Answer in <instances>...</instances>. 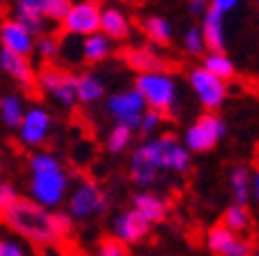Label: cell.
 Returning <instances> with one entry per match:
<instances>
[{
    "instance_id": "1",
    "label": "cell",
    "mask_w": 259,
    "mask_h": 256,
    "mask_svg": "<svg viewBox=\"0 0 259 256\" xmlns=\"http://www.w3.org/2000/svg\"><path fill=\"white\" fill-rule=\"evenodd\" d=\"M3 219L16 235L26 238L32 245H56L72 233L70 215L51 213L37 201H28L21 196L7 206Z\"/></svg>"
},
{
    "instance_id": "2",
    "label": "cell",
    "mask_w": 259,
    "mask_h": 256,
    "mask_svg": "<svg viewBox=\"0 0 259 256\" xmlns=\"http://www.w3.org/2000/svg\"><path fill=\"white\" fill-rule=\"evenodd\" d=\"M32 201L44 208H58L67 196L70 176L65 166L49 152H37L30 157V178H28Z\"/></svg>"
},
{
    "instance_id": "3",
    "label": "cell",
    "mask_w": 259,
    "mask_h": 256,
    "mask_svg": "<svg viewBox=\"0 0 259 256\" xmlns=\"http://www.w3.org/2000/svg\"><path fill=\"white\" fill-rule=\"evenodd\" d=\"M135 88L139 90V95L144 97L146 107L160 111L162 116L174 111V107H176L178 85H176V79H174L171 74H167V70L139 74Z\"/></svg>"
},
{
    "instance_id": "4",
    "label": "cell",
    "mask_w": 259,
    "mask_h": 256,
    "mask_svg": "<svg viewBox=\"0 0 259 256\" xmlns=\"http://www.w3.org/2000/svg\"><path fill=\"white\" fill-rule=\"evenodd\" d=\"M67 198V213L72 222H91L95 217H102L109 208L107 194L91 180H81L70 192Z\"/></svg>"
},
{
    "instance_id": "5",
    "label": "cell",
    "mask_w": 259,
    "mask_h": 256,
    "mask_svg": "<svg viewBox=\"0 0 259 256\" xmlns=\"http://www.w3.org/2000/svg\"><path fill=\"white\" fill-rule=\"evenodd\" d=\"M35 85L44 95L58 101L63 109H72L76 104V74L65 67L47 63V67H42L35 76Z\"/></svg>"
},
{
    "instance_id": "6",
    "label": "cell",
    "mask_w": 259,
    "mask_h": 256,
    "mask_svg": "<svg viewBox=\"0 0 259 256\" xmlns=\"http://www.w3.org/2000/svg\"><path fill=\"white\" fill-rule=\"evenodd\" d=\"M227 134V123L220 116H215L213 111L204 113L185 129L183 145L190 152H208L222 141V136Z\"/></svg>"
},
{
    "instance_id": "7",
    "label": "cell",
    "mask_w": 259,
    "mask_h": 256,
    "mask_svg": "<svg viewBox=\"0 0 259 256\" xmlns=\"http://www.w3.org/2000/svg\"><path fill=\"white\" fill-rule=\"evenodd\" d=\"M155 157L160 171H174V173H185L192 164L190 150L183 143H178L174 136H155L146 141Z\"/></svg>"
},
{
    "instance_id": "8",
    "label": "cell",
    "mask_w": 259,
    "mask_h": 256,
    "mask_svg": "<svg viewBox=\"0 0 259 256\" xmlns=\"http://www.w3.org/2000/svg\"><path fill=\"white\" fill-rule=\"evenodd\" d=\"M146 101L139 95L137 88H127V90L113 92L111 97H107V116L111 118L113 123L127 125V127L137 129L139 125L141 113L146 111Z\"/></svg>"
},
{
    "instance_id": "9",
    "label": "cell",
    "mask_w": 259,
    "mask_h": 256,
    "mask_svg": "<svg viewBox=\"0 0 259 256\" xmlns=\"http://www.w3.org/2000/svg\"><path fill=\"white\" fill-rule=\"evenodd\" d=\"M190 85L194 95L206 111H218L227 99V85L215 74H210L206 67H197L190 72Z\"/></svg>"
},
{
    "instance_id": "10",
    "label": "cell",
    "mask_w": 259,
    "mask_h": 256,
    "mask_svg": "<svg viewBox=\"0 0 259 256\" xmlns=\"http://www.w3.org/2000/svg\"><path fill=\"white\" fill-rule=\"evenodd\" d=\"M100 12H102V7L95 0H79V3H72L60 23H63L65 32L76 35V37L79 35L86 37L91 32L100 30Z\"/></svg>"
},
{
    "instance_id": "11",
    "label": "cell",
    "mask_w": 259,
    "mask_h": 256,
    "mask_svg": "<svg viewBox=\"0 0 259 256\" xmlns=\"http://www.w3.org/2000/svg\"><path fill=\"white\" fill-rule=\"evenodd\" d=\"M206 249L218 256H250L254 247L250 240L241 238V233H234L225 224H218L206 233Z\"/></svg>"
},
{
    "instance_id": "12",
    "label": "cell",
    "mask_w": 259,
    "mask_h": 256,
    "mask_svg": "<svg viewBox=\"0 0 259 256\" xmlns=\"http://www.w3.org/2000/svg\"><path fill=\"white\" fill-rule=\"evenodd\" d=\"M49 134H51V113L42 107H32L23 113L21 123H19V139L28 148H37L47 143Z\"/></svg>"
},
{
    "instance_id": "13",
    "label": "cell",
    "mask_w": 259,
    "mask_h": 256,
    "mask_svg": "<svg viewBox=\"0 0 259 256\" xmlns=\"http://www.w3.org/2000/svg\"><path fill=\"white\" fill-rule=\"evenodd\" d=\"M111 229H113V235H116L118 240H123L127 247L144 242L146 238H148V233H151V224H148L135 208L120 210V213L113 217Z\"/></svg>"
},
{
    "instance_id": "14",
    "label": "cell",
    "mask_w": 259,
    "mask_h": 256,
    "mask_svg": "<svg viewBox=\"0 0 259 256\" xmlns=\"http://www.w3.org/2000/svg\"><path fill=\"white\" fill-rule=\"evenodd\" d=\"M160 173H162L160 166H157L148 143L144 141V143L132 152V157H130V180L135 182L137 187H151L153 182L157 180Z\"/></svg>"
},
{
    "instance_id": "15",
    "label": "cell",
    "mask_w": 259,
    "mask_h": 256,
    "mask_svg": "<svg viewBox=\"0 0 259 256\" xmlns=\"http://www.w3.org/2000/svg\"><path fill=\"white\" fill-rule=\"evenodd\" d=\"M0 42H3V48H10L21 56H30L35 48V35L26 30L16 19H7L0 26Z\"/></svg>"
},
{
    "instance_id": "16",
    "label": "cell",
    "mask_w": 259,
    "mask_h": 256,
    "mask_svg": "<svg viewBox=\"0 0 259 256\" xmlns=\"http://www.w3.org/2000/svg\"><path fill=\"white\" fill-rule=\"evenodd\" d=\"M0 70L10 74L16 83L28 88V90L35 88V72H32L30 63H28V56L14 54L10 48H0Z\"/></svg>"
},
{
    "instance_id": "17",
    "label": "cell",
    "mask_w": 259,
    "mask_h": 256,
    "mask_svg": "<svg viewBox=\"0 0 259 256\" xmlns=\"http://www.w3.org/2000/svg\"><path fill=\"white\" fill-rule=\"evenodd\" d=\"M201 19V37H204V44L208 51H225V14L215 7H208Z\"/></svg>"
},
{
    "instance_id": "18",
    "label": "cell",
    "mask_w": 259,
    "mask_h": 256,
    "mask_svg": "<svg viewBox=\"0 0 259 256\" xmlns=\"http://www.w3.org/2000/svg\"><path fill=\"white\" fill-rule=\"evenodd\" d=\"M123 60L125 65H127L130 70L139 72V74H144V72H160V70H167L169 63L164 58H162L157 51H153V48L148 46H132L127 48L123 54Z\"/></svg>"
},
{
    "instance_id": "19",
    "label": "cell",
    "mask_w": 259,
    "mask_h": 256,
    "mask_svg": "<svg viewBox=\"0 0 259 256\" xmlns=\"http://www.w3.org/2000/svg\"><path fill=\"white\" fill-rule=\"evenodd\" d=\"M132 208L151 226L164 222V217H167V203H164V198L153 192H137L132 196Z\"/></svg>"
},
{
    "instance_id": "20",
    "label": "cell",
    "mask_w": 259,
    "mask_h": 256,
    "mask_svg": "<svg viewBox=\"0 0 259 256\" xmlns=\"http://www.w3.org/2000/svg\"><path fill=\"white\" fill-rule=\"evenodd\" d=\"M130 19L118 7H107L100 12V32H104L111 42H123L130 37Z\"/></svg>"
},
{
    "instance_id": "21",
    "label": "cell",
    "mask_w": 259,
    "mask_h": 256,
    "mask_svg": "<svg viewBox=\"0 0 259 256\" xmlns=\"http://www.w3.org/2000/svg\"><path fill=\"white\" fill-rule=\"evenodd\" d=\"M100 99H104V81L102 76L86 72V74L76 76V104H97Z\"/></svg>"
},
{
    "instance_id": "22",
    "label": "cell",
    "mask_w": 259,
    "mask_h": 256,
    "mask_svg": "<svg viewBox=\"0 0 259 256\" xmlns=\"http://www.w3.org/2000/svg\"><path fill=\"white\" fill-rule=\"evenodd\" d=\"M109 56H111V39L104 32L97 30V32L86 35V39L81 44V58L91 65H97V63H102V60H107Z\"/></svg>"
},
{
    "instance_id": "23",
    "label": "cell",
    "mask_w": 259,
    "mask_h": 256,
    "mask_svg": "<svg viewBox=\"0 0 259 256\" xmlns=\"http://www.w3.org/2000/svg\"><path fill=\"white\" fill-rule=\"evenodd\" d=\"M141 30H144V35L148 37V42L160 44V46H167L174 35L171 23H169L164 16H157V14L144 16V19H141Z\"/></svg>"
},
{
    "instance_id": "24",
    "label": "cell",
    "mask_w": 259,
    "mask_h": 256,
    "mask_svg": "<svg viewBox=\"0 0 259 256\" xmlns=\"http://www.w3.org/2000/svg\"><path fill=\"white\" fill-rule=\"evenodd\" d=\"M201 67H206L210 74H215L222 81L234 79V74H236V67H234L232 58L225 51H208V56H204V65Z\"/></svg>"
},
{
    "instance_id": "25",
    "label": "cell",
    "mask_w": 259,
    "mask_h": 256,
    "mask_svg": "<svg viewBox=\"0 0 259 256\" xmlns=\"http://www.w3.org/2000/svg\"><path fill=\"white\" fill-rule=\"evenodd\" d=\"M23 113V99L19 95H3L0 97V120L7 125V127H19Z\"/></svg>"
},
{
    "instance_id": "26",
    "label": "cell",
    "mask_w": 259,
    "mask_h": 256,
    "mask_svg": "<svg viewBox=\"0 0 259 256\" xmlns=\"http://www.w3.org/2000/svg\"><path fill=\"white\" fill-rule=\"evenodd\" d=\"M229 185H232V196L234 203L248 206L250 201V169L248 166H236L229 176Z\"/></svg>"
},
{
    "instance_id": "27",
    "label": "cell",
    "mask_w": 259,
    "mask_h": 256,
    "mask_svg": "<svg viewBox=\"0 0 259 256\" xmlns=\"http://www.w3.org/2000/svg\"><path fill=\"white\" fill-rule=\"evenodd\" d=\"M130 143H132V127L113 123L111 132L107 134V150L111 155H120V152H125L130 148Z\"/></svg>"
},
{
    "instance_id": "28",
    "label": "cell",
    "mask_w": 259,
    "mask_h": 256,
    "mask_svg": "<svg viewBox=\"0 0 259 256\" xmlns=\"http://www.w3.org/2000/svg\"><path fill=\"white\" fill-rule=\"evenodd\" d=\"M222 224L227 229H232L234 233H245L250 229V213L245 206L234 203L232 208H227V213L222 215Z\"/></svg>"
},
{
    "instance_id": "29",
    "label": "cell",
    "mask_w": 259,
    "mask_h": 256,
    "mask_svg": "<svg viewBox=\"0 0 259 256\" xmlns=\"http://www.w3.org/2000/svg\"><path fill=\"white\" fill-rule=\"evenodd\" d=\"M14 19L21 23L26 30H30L32 35H42V32L47 30V19H44L42 12H32L21 5H14Z\"/></svg>"
},
{
    "instance_id": "30",
    "label": "cell",
    "mask_w": 259,
    "mask_h": 256,
    "mask_svg": "<svg viewBox=\"0 0 259 256\" xmlns=\"http://www.w3.org/2000/svg\"><path fill=\"white\" fill-rule=\"evenodd\" d=\"M97 254L100 256H127L130 247L125 245L123 240H118L116 235H107V238H102L100 245H97Z\"/></svg>"
},
{
    "instance_id": "31",
    "label": "cell",
    "mask_w": 259,
    "mask_h": 256,
    "mask_svg": "<svg viewBox=\"0 0 259 256\" xmlns=\"http://www.w3.org/2000/svg\"><path fill=\"white\" fill-rule=\"evenodd\" d=\"M162 118H164V116H162L160 111H155V109H146V111L141 113V118H139L137 129H139L144 136H151V134H155L157 129H160Z\"/></svg>"
},
{
    "instance_id": "32",
    "label": "cell",
    "mask_w": 259,
    "mask_h": 256,
    "mask_svg": "<svg viewBox=\"0 0 259 256\" xmlns=\"http://www.w3.org/2000/svg\"><path fill=\"white\" fill-rule=\"evenodd\" d=\"M35 48H37L39 58H42L44 63H51L54 58L60 56V42L56 37H51V35H42L39 42H35Z\"/></svg>"
},
{
    "instance_id": "33",
    "label": "cell",
    "mask_w": 259,
    "mask_h": 256,
    "mask_svg": "<svg viewBox=\"0 0 259 256\" xmlns=\"http://www.w3.org/2000/svg\"><path fill=\"white\" fill-rule=\"evenodd\" d=\"M70 5L72 0H42V14L44 19H51V21H63Z\"/></svg>"
},
{
    "instance_id": "34",
    "label": "cell",
    "mask_w": 259,
    "mask_h": 256,
    "mask_svg": "<svg viewBox=\"0 0 259 256\" xmlns=\"http://www.w3.org/2000/svg\"><path fill=\"white\" fill-rule=\"evenodd\" d=\"M183 48L190 56H204L206 54V44H204V37H201L199 28H190V30H185Z\"/></svg>"
},
{
    "instance_id": "35",
    "label": "cell",
    "mask_w": 259,
    "mask_h": 256,
    "mask_svg": "<svg viewBox=\"0 0 259 256\" xmlns=\"http://www.w3.org/2000/svg\"><path fill=\"white\" fill-rule=\"evenodd\" d=\"M26 247L19 240H0V256H23Z\"/></svg>"
},
{
    "instance_id": "36",
    "label": "cell",
    "mask_w": 259,
    "mask_h": 256,
    "mask_svg": "<svg viewBox=\"0 0 259 256\" xmlns=\"http://www.w3.org/2000/svg\"><path fill=\"white\" fill-rule=\"evenodd\" d=\"M16 198H19V194H16V189H14V185H10V182H3V185H0V203H3V206H10L12 201H16Z\"/></svg>"
},
{
    "instance_id": "37",
    "label": "cell",
    "mask_w": 259,
    "mask_h": 256,
    "mask_svg": "<svg viewBox=\"0 0 259 256\" xmlns=\"http://www.w3.org/2000/svg\"><path fill=\"white\" fill-rule=\"evenodd\" d=\"M210 7V0H188V10L192 16H201Z\"/></svg>"
},
{
    "instance_id": "38",
    "label": "cell",
    "mask_w": 259,
    "mask_h": 256,
    "mask_svg": "<svg viewBox=\"0 0 259 256\" xmlns=\"http://www.w3.org/2000/svg\"><path fill=\"white\" fill-rule=\"evenodd\" d=\"M238 3H241V0H210V7H215V10H220L222 14H227V12L236 10Z\"/></svg>"
},
{
    "instance_id": "39",
    "label": "cell",
    "mask_w": 259,
    "mask_h": 256,
    "mask_svg": "<svg viewBox=\"0 0 259 256\" xmlns=\"http://www.w3.org/2000/svg\"><path fill=\"white\" fill-rule=\"evenodd\" d=\"M250 198L259 203V169L250 173Z\"/></svg>"
},
{
    "instance_id": "40",
    "label": "cell",
    "mask_w": 259,
    "mask_h": 256,
    "mask_svg": "<svg viewBox=\"0 0 259 256\" xmlns=\"http://www.w3.org/2000/svg\"><path fill=\"white\" fill-rule=\"evenodd\" d=\"M3 215H5V206L0 203V222H3Z\"/></svg>"
},
{
    "instance_id": "41",
    "label": "cell",
    "mask_w": 259,
    "mask_h": 256,
    "mask_svg": "<svg viewBox=\"0 0 259 256\" xmlns=\"http://www.w3.org/2000/svg\"><path fill=\"white\" fill-rule=\"evenodd\" d=\"M257 10H259V0H257Z\"/></svg>"
}]
</instances>
